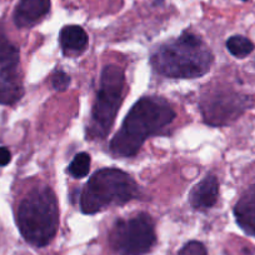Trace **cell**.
<instances>
[{
	"label": "cell",
	"instance_id": "1",
	"mask_svg": "<svg viewBox=\"0 0 255 255\" xmlns=\"http://www.w3.org/2000/svg\"><path fill=\"white\" fill-rule=\"evenodd\" d=\"M175 119V112L160 98H141L128 113L122 129L110 143V150L119 156H133L146 138L158 133Z\"/></svg>",
	"mask_w": 255,
	"mask_h": 255
},
{
	"label": "cell",
	"instance_id": "2",
	"mask_svg": "<svg viewBox=\"0 0 255 255\" xmlns=\"http://www.w3.org/2000/svg\"><path fill=\"white\" fill-rule=\"evenodd\" d=\"M213 63L208 46L190 33L161 45L151 56V64L159 74L168 78L193 79L207 74Z\"/></svg>",
	"mask_w": 255,
	"mask_h": 255
},
{
	"label": "cell",
	"instance_id": "3",
	"mask_svg": "<svg viewBox=\"0 0 255 255\" xmlns=\"http://www.w3.org/2000/svg\"><path fill=\"white\" fill-rule=\"evenodd\" d=\"M19 230L34 247H45L55 237L59 225L58 203L49 186L31 190L18 209Z\"/></svg>",
	"mask_w": 255,
	"mask_h": 255
},
{
	"label": "cell",
	"instance_id": "4",
	"mask_svg": "<svg viewBox=\"0 0 255 255\" xmlns=\"http://www.w3.org/2000/svg\"><path fill=\"white\" fill-rule=\"evenodd\" d=\"M138 197V185L130 175L114 168L93 174L80 195L84 214H95L110 205H120Z\"/></svg>",
	"mask_w": 255,
	"mask_h": 255
},
{
	"label": "cell",
	"instance_id": "5",
	"mask_svg": "<svg viewBox=\"0 0 255 255\" xmlns=\"http://www.w3.org/2000/svg\"><path fill=\"white\" fill-rule=\"evenodd\" d=\"M124 87L125 75L122 68L112 64L103 69L97 103L93 109V124L90 129L93 136L104 138L109 134L123 102Z\"/></svg>",
	"mask_w": 255,
	"mask_h": 255
},
{
	"label": "cell",
	"instance_id": "6",
	"mask_svg": "<svg viewBox=\"0 0 255 255\" xmlns=\"http://www.w3.org/2000/svg\"><path fill=\"white\" fill-rule=\"evenodd\" d=\"M110 244L119 255H143L155 243L154 223L148 214L119 220L110 233Z\"/></svg>",
	"mask_w": 255,
	"mask_h": 255
},
{
	"label": "cell",
	"instance_id": "7",
	"mask_svg": "<svg viewBox=\"0 0 255 255\" xmlns=\"http://www.w3.org/2000/svg\"><path fill=\"white\" fill-rule=\"evenodd\" d=\"M247 107V99L244 97L220 93L203 100L202 112L207 123L212 125H224L237 119Z\"/></svg>",
	"mask_w": 255,
	"mask_h": 255
},
{
	"label": "cell",
	"instance_id": "8",
	"mask_svg": "<svg viewBox=\"0 0 255 255\" xmlns=\"http://www.w3.org/2000/svg\"><path fill=\"white\" fill-rule=\"evenodd\" d=\"M218 194H219V183L217 176L210 174L191 189L189 202L194 209L207 210L217 203Z\"/></svg>",
	"mask_w": 255,
	"mask_h": 255
},
{
	"label": "cell",
	"instance_id": "9",
	"mask_svg": "<svg viewBox=\"0 0 255 255\" xmlns=\"http://www.w3.org/2000/svg\"><path fill=\"white\" fill-rule=\"evenodd\" d=\"M50 10V0H20L14 11V23L18 28L34 25Z\"/></svg>",
	"mask_w": 255,
	"mask_h": 255
},
{
	"label": "cell",
	"instance_id": "10",
	"mask_svg": "<svg viewBox=\"0 0 255 255\" xmlns=\"http://www.w3.org/2000/svg\"><path fill=\"white\" fill-rule=\"evenodd\" d=\"M23 94V83L16 67L0 69V104H15Z\"/></svg>",
	"mask_w": 255,
	"mask_h": 255
},
{
	"label": "cell",
	"instance_id": "11",
	"mask_svg": "<svg viewBox=\"0 0 255 255\" xmlns=\"http://www.w3.org/2000/svg\"><path fill=\"white\" fill-rule=\"evenodd\" d=\"M238 224L250 235H255V185L238 202L234 209Z\"/></svg>",
	"mask_w": 255,
	"mask_h": 255
},
{
	"label": "cell",
	"instance_id": "12",
	"mask_svg": "<svg viewBox=\"0 0 255 255\" xmlns=\"http://www.w3.org/2000/svg\"><path fill=\"white\" fill-rule=\"evenodd\" d=\"M61 48L67 53H80L88 45V34L79 25H67L59 35Z\"/></svg>",
	"mask_w": 255,
	"mask_h": 255
},
{
	"label": "cell",
	"instance_id": "13",
	"mask_svg": "<svg viewBox=\"0 0 255 255\" xmlns=\"http://www.w3.org/2000/svg\"><path fill=\"white\" fill-rule=\"evenodd\" d=\"M19 63V49L10 43L0 25V69L15 68Z\"/></svg>",
	"mask_w": 255,
	"mask_h": 255
},
{
	"label": "cell",
	"instance_id": "14",
	"mask_svg": "<svg viewBox=\"0 0 255 255\" xmlns=\"http://www.w3.org/2000/svg\"><path fill=\"white\" fill-rule=\"evenodd\" d=\"M227 48L232 55L235 58H245L254 50V44L248 38L242 35H234L228 39Z\"/></svg>",
	"mask_w": 255,
	"mask_h": 255
},
{
	"label": "cell",
	"instance_id": "15",
	"mask_svg": "<svg viewBox=\"0 0 255 255\" xmlns=\"http://www.w3.org/2000/svg\"><path fill=\"white\" fill-rule=\"evenodd\" d=\"M90 169V155L88 153H79L74 156L72 163L68 166V171L75 179H82L88 175Z\"/></svg>",
	"mask_w": 255,
	"mask_h": 255
},
{
	"label": "cell",
	"instance_id": "16",
	"mask_svg": "<svg viewBox=\"0 0 255 255\" xmlns=\"http://www.w3.org/2000/svg\"><path fill=\"white\" fill-rule=\"evenodd\" d=\"M51 85L58 92H64L67 90L70 85V77L64 72H56L54 73L53 78H51Z\"/></svg>",
	"mask_w": 255,
	"mask_h": 255
},
{
	"label": "cell",
	"instance_id": "17",
	"mask_svg": "<svg viewBox=\"0 0 255 255\" xmlns=\"http://www.w3.org/2000/svg\"><path fill=\"white\" fill-rule=\"evenodd\" d=\"M178 255H208L204 244L200 242H190L181 248Z\"/></svg>",
	"mask_w": 255,
	"mask_h": 255
},
{
	"label": "cell",
	"instance_id": "18",
	"mask_svg": "<svg viewBox=\"0 0 255 255\" xmlns=\"http://www.w3.org/2000/svg\"><path fill=\"white\" fill-rule=\"evenodd\" d=\"M11 160V154L4 146H0V166H5L10 163Z\"/></svg>",
	"mask_w": 255,
	"mask_h": 255
},
{
	"label": "cell",
	"instance_id": "19",
	"mask_svg": "<svg viewBox=\"0 0 255 255\" xmlns=\"http://www.w3.org/2000/svg\"><path fill=\"white\" fill-rule=\"evenodd\" d=\"M243 1H248V0H243Z\"/></svg>",
	"mask_w": 255,
	"mask_h": 255
}]
</instances>
